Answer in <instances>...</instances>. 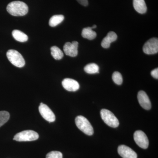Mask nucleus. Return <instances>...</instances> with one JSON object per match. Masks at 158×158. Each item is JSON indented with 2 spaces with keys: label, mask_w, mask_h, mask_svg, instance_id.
Listing matches in <instances>:
<instances>
[{
  "label": "nucleus",
  "mask_w": 158,
  "mask_h": 158,
  "mask_svg": "<svg viewBox=\"0 0 158 158\" xmlns=\"http://www.w3.org/2000/svg\"><path fill=\"white\" fill-rule=\"evenodd\" d=\"M7 11L13 16H24L28 12V7L23 2L14 1L7 6Z\"/></svg>",
  "instance_id": "1"
},
{
  "label": "nucleus",
  "mask_w": 158,
  "mask_h": 158,
  "mask_svg": "<svg viewBox=\"0 0 158 158\" xmlns=\"http://www.w3.org/2000/svg\"><path fill=\"white\" fill-rule=\"evenodd\" d=\"M75 123L77 127L88 135H93L94 129L92 125L87 118L82 116H77L75 118Z\"/></svg>",
  "instance_id": "2"
},
{
  "label": "nucleus",
  "mask_w": 158,
  "mask_h": 158,
  "mask_svg": "<svg viewBox=\"0 0 158 158\" xmlns=\"http://www.w3.org/2000/svg\"><path fill=\"white\" fill-rule=\"evenodd\" d=\"M7 58L10 62L19 68H22L25 65V61L21 54L15 50H9L7 52Z\"/></svg>",
  "instance_id": "3"
},
{
  "label": "nucleus",
  "mask_w": 158,
  "mask_h": 158,
  "mask_svg": "<svg viewBox=\"0 0 158 158\" xmlns=\"http://www.w3.org/2000/svg\"><path fill=\"white\" fill-rule=\"evenodd\" d=\"M100 114L102 119L110 127L116 128L119 125L118 118L110 110L102 109L101 111Z\"/></svg>",
  "instance_id": "4"
},
{
  "label": "nucleus",
  "mask_w": 158,
  "mask_h": 158,
  "mask_svg": "<svg viewBox=\"0 0 158 158\" xmlns=\"http://www.w3.org/2000/svg\"><path fill=\"white\" fill-rule=\"evenodd\" d=\"M39 138V135L32 130H26L17 133L13 140L17 141H35Z\"/></svg>",
  "instance_id": "5"
},
{
  "label": "nucleus",
  "mask_w": 158,
  "mask_h": 158,
  "mask_svg": "<svg viewBox=\"0 0 158 158\" xmlns=\"http://www.w3.org/2000/svg\"><path fill=\"white\" fill-rule=\"evenodd\" d=\"M134 138L136 144L141 148L146 149L148 148L149 141L144 132L140 130L136 131L134 133Z\"/></svg>",
  "instance_id": "6"
},
{
  "label": "nucleus",
  "mask_w": 158,
  "mask_h": 158,
  "mask_svg": "<svg viewBox=\"0 0 158 158\" xmlns=\"http://www.w3.org/2000/svg\"><path fill=\"white\" fill-rule=\"evenodd\" d=\"M144 53L152 55L157 53L158 52V39L157 38H151L144 44L143 47Z\"/></svg>",
  "instance_id": "7"
},
{
  "label": "nucleus",
  "mask_w": 158,
  "mask_h": 158,
  "mask_svg": "<svg viewBox=\"0 0 158 158\" xmlns=\"http://www.w3.org/2000/svg\"><path fill=\"white\" fill-rule=\"evenodd\" d=\"M39 111L43 118L49 122H53L56 120V116L53 112L46 105L41 103L39 106Z\"/></svg>",
  "instance_id": "8"
},
{
  "label": "nucleus",
  "mask_w": 158,
  "mask_h": 158,
  "mask_svg": "<svg viewBox=\"0 0 158 158\" xmlns=\"http://www.w3.org/2000/svg\"><path fill=\"white\" fill-rule=\"evenodd\" d=\"M79 43L77 41L66 42L63 47V50L65 55L69 56L74 57L78 55Z\"/></svg>",
  "instance_id": "9"
},
{
  "label": "nucleus",
  "mask_w": 158,
  "mask_h": 158,
  "mask_svg": "<svg viewBox=\"0 0 158 158\" xmlns=\"http://www.w3.org/2000/svg\"><path fill=\"white\" fill-rule=\"evenodd\" d=\"M118 152L123 158H137V153L133 149L126 145L118 146Z\"/></svg>",
  "instance_id": "10"
},
{
  "label": "nucleus",
  "mask_w": 158,
  "mask_h": 158,
  "mask_svg": "<svg viewBox=\"0 0 158 158\" xmlns=\"http://www.w3.org/2000/svg\"><path fill=\"white\" fill-rule=\"evenodd\" d=\"M139 103L142 108L146 110H150L151 108V103L147 94L143 90H140L138 94Z\"/></svg>",
  "instance_id": "11"
},
{
  "label": "nucleus",
  "mask_w": 158,
  "mask_h": 158,
  "mask_svg": "<svg viewBox=\"0 0 158 158\" xmlns=\"http://www.w3.org/2000/svg\"><path fill=\"white\" fill-rule=\"evenodd\" d=\"M62 85L65 90L69 91H76L80 88L78 82L72 79H64L62 81Z\"/></svg>",
  "instance_id": "12"
},
{
  "label": "nucleus",
  "mask_w": 158,
  "mask_h": 158,
  "mask_svg": "<svg viewBox=\"0 0 158 158\" xmlns=\"http://www.w3.org/2000/svg\"><path fill=\"white\" fill-rule=\"evenodd\" d=\"M117 39V34L113 31H110L103 39L101 43L102 46L105 48H109L111 44L116 41Z\"/></svg>",
  "instance_id": "13"
},
{
  "label": "nucleus",
  "mask_w": 158,
  "mask_h": 158,
  "mask_svg": "<svg viewBox=\"0 0 158 158\" xmlns=\"http://www.w3.org/2000/svg\"><path fill=\"white\" fill-rule=\"evenodd\" d=\"M134 9L138 13L144 14L147 11V6L144 0H133Z\"/></svg>",
  "instance_id": "14"
},
{
  "label": "nucleus",
  "mask_w": 158,
  "mask_h": 158,
  "mask_svg": "<svg viewBox=\"0 0 158 158\" xmlns=\"http://www.w3.org/2000/svg\"><path fill=\"white\" fill-rule=\"evenodd\" d=\"M12 35L15 40L20 42H24L27 41L28 37L27 34L19 30H14L12 32Z\"/></svg>",
  "instance_id": "15"
},
{
  "label": "nucleus",
  "mask_w": 158,
  "mask_h": 158,
  "mask_svg": "<svg viewBox=\"0 0 158 158\" xmlns=\"http://www.w3.org/2000/svg\"><path fill=\"white\" fill-rule=\"evenodd\" d=\"M92 28L88 27L83 29L82 32V36L84 38L90 40L94 39L97 36V34L95 31H93Z\"/></svg>",
  "instance_id": "16"
},
{
  "label": "nucleus",
  "mask_w": 158,
  "mask_h": 158,
  "mask_svg": "<svg viewBox=\"0 0 158 158\" xmlns=\"http://www.w3.org/2000/svg\"><path fill=\"white\" fill-rule=\"evenodd\" d=\"M64 16L62 15H58L52 16L49 21V25L51 27H55L64 20Z\"/></svg>",
  "instance_id": "17"
},
{
  "label": "nucleus",
  "mask_w": 158,
  "mask_h": 158,
  "mask_svg": "<svg viewBox=\"0 0 158 158\" xmlns=\"http://www.w3.org/2000/svg\"><path fill=\"white\" fill-rule=\"evenodd\" d=\"M51 55L56 60H60L64 56L63 52L58 47L54 46L51 48Z\"/></svg>",
  "instance_id": "18"
},
{
  "label": "nucleus",
  "mask_w": 158,
  "mask_h": 158,
  "mask_svg": "<svg viewBox=\"0 0 158 158\" xmlns=\"http://www.w3.org/2000/svg\"><path fill=\"white\" fill-rule=\"evenodd\" d=\"M85 72L88 74L99 73V68L98 65L94 63H90L86 65L84 68Z\"/></svg>",
  "instance_id": "19"
},
{
  "label": "nucleus",
  "mask_w": 158,
  "mask_h": 158,
  "mask_svg": "<svg viewBox=\"0 0 158 158\" xmlns=\"http://www.w3.org/2000/svg\"><path fill=\"white\" fill-rule=\"evenodd\" d=\"M10 118V114L7 111H0V127L6 123Z\"/></svg>",
  "instance_id": "20"
},
{
  "label": "nucleus",
  "mask_w": 158,
  "mask_h": 158,
  "mask_svg": "<svg viewBox=\"0 0 158 158\" xmlns=\"http://www.w3.org/2000/svg\"><path fill=\"white\" fill-rule=\"evenodd\" d=\"M112 78L114 83L116 85H121L123 83V77L122 75L118 72H115L112 76Z\"/></svg>",
  "instance_id": "21"
},
{
  "label": "nucleus",
  "mask_w": 158,
  "mask_h": 158,
  "mask_svg": "<svg viewBox=\"0 0 158 158\" xmlns=\"http://www.w3.org/2000/svg\"><path fill=\"white\" fill-rule=\"evenodd\" d=\"M46 158H62V154L59 151H52L47 154Z\"/></svg>",
  "instance_id": "22"
},
{
  "label": "nucleus",
  "mask_w": 158,
  "mask_h": 158,
  "mask_svg": "<svg viewBox=\"0 0 158 158\" xmlns=\"http://www.w3.org/2000/svg\"><path fill=\"white\" fill-rule=\"evenodd\" d=\"M151 75L154 78L158 79V69L156 68V69H154L152 71Z\"/></svg>",
  "instance_id": "23"
},
{
  "label": "nucleus",
  "mask_w": 158,
  "mask_h": 158,
  "mask_svg": "<svg viewBox=\"0 0 158 158\" xmlns=\"http://www.w3.org/2000/svg\"><path fill=\"white\" fill-rule=\"evenodd\" d=\"M81 5L84 6H88V0H77Z\"/></svg>",
  "instance_id": "24"
},
{
  "label": "nucleus",
  "mask_w": 158,
  "mask_h": 158,
  "mask_svg": "<svg viewBox=\"0 0 158 158\" xmlns=\"http://www.w3.org/2000/svg\"><path fill=\"white\" fill-rule=\"evenodd\" d=\"M97 27V26L96 25H93V27H92V29H94V28H96Z\"/></svg>",
  "instance_id": "25"
}]
</instances>
